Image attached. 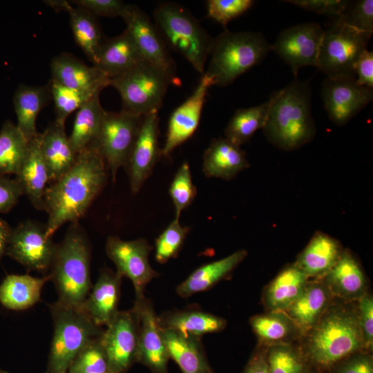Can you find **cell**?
Segmentation results:
<instances>
[{
  "instance_id": "cell-13",
  "label": "cell",
  "mask_w": 373,
  "mask_h": 373,
  "mask_svg": "<svg viewBox=\"0 0 373 373\" xmlns=\"http://www.w3.org/2000/svg\"><path fill=\"white\" fill-rule=\"evenodd\" d=\"M324 29L316 22L290 26L281 31L271 45L274 51L296 77L304 66H317Z\"/></svg>"
},
{
  "instance_id": "cell-26",
  "label": "cell",
  "mask_w": 373,
  "mask_h": 373,
  "mask_svg": "<svg viewBox=\"0 0 373 373\" xmlns=\"http://www.w3.org/2000/svg\"><path fill=\"white\" fill-rule=\"evenodd\" d=\"M343 249L334 238L317 231L294 262L307 276L324 277L332 269Z\"/></svg>"
},
{
  "instance_id": "cell-34",
  "label": "cell",
  "mask_w": 373,
  "mask_h": 373,
  "mask_svg": "<svg viewBox=\"0 0 373 373\" xmlns=\"http://www.w3.org/2000/svg\"><path fill=\"white\" fill-rule=\"evenodd\" d=\"M163 329L175 330L200 338L202 335L222 331L226 321L218 316L200 310H174L159 316Z\"/></svg>"
},
{
  "instance_id": "cell-43",
  "label": "cell",
  "mask_w": 373,
  "mask_h": 373,
  "mask_svg": "<svg viewBox=\"0 0 373 373\" xmlns=\"http://www.w3.org/2000/svg\"><path fill=\"white\" fill-rule=\"evenodd\" d=\"M189 231V227L182 226L180 219L175 218L155 240V257L157 262L164 264L175 258Z\"/></svg>"
},
{
  "instance_id": "cell-8",
  "label": "cell",
  "mask_w": 373,
  "mask_h": 373,
  "mask_svg": "<svg viewBox=\"0 0 373 373\" xmlns=\"http://www.w3.org/2000/svg\"><path fill=\"white\" fill-rule=\"evenodd\" d=\"M174 79L146 61L110 79L109 86L121 96L122 111L143 117L158 111L170 83Z\"/></svg>"
},
{
  "instance_id": "cell-52",
  "label": "cell",
  "mask_w": 373,
  "mask_h": 373,
  "mask_svg": "<svg viewBox=\"0 0 373 373\" xmlns=\"http://www.w3.org/2000/svg\"><path fill=\"white\" fill-rule=\"evenodd\" d=\"M336 373H373L372 358L365 354L354 356L346 361Z\"/></svg>"
},
{
  "instance_id": "cell-37",
  "label": "cell",
  "mask_w": 373,
  "mask_h": 373,
  "mask_svg": "<svg viewBox=\"0 0 373 373\" xmlns=\"http://www.w3.org/2000/svg\"><path fill=\"white\" fill-rule=\"evenodd\" d=\"M67 12L74 39L93 65L104 41L96 17L72 3Z\"/></svg>"
},
{
  "instance_id": "cell-28",
  "label": "cell",
  "mask_w": 373,
  "mask_h": 373,
  "mask_svg": "<svg viewBox=\"0 0 373 373\" xmlns=\"http://www.w3.org/2000/svg\"><path fill=\"white\" fill-rule=\"evenodd\" d=\"M50 99L48 84L44 86L20 84L15 90L13 105L17 118L16 126L29 142L39 133L37 130V119Z\"/></svg>"
},
{
  "instance_id": "cell-32",
  "label": "cell",
  "mask_w": 373,
  "mask_h": 373,
  "mask_svg": "<svg viewBox=\"0 0 373 373\" xmlns=\"http://www.w3.org/2000/svg\"><path fill=\"white\" fill-rule=\"evenodd\" d=\"M50 280L48 274L42 278L29 274L7 275L0 284V303L10 310L27 309L41 300L43 287Z\"/></svg>"
},
{
  "instance_id": "cell-5",
  "label": "cell",
  "mask_w": 373,
  "mask_h": 373,
  "mask_svg": "<svg viewBox=\"0 0 373 373\" xmlns=\"http://www.w3.org/2000/svg\"><path fill=\"white\" fill-rule=\"evenodd\" d=\"M271 50L260 32L225 30L213 39L211 60L204 74L218 86H227L260 64Z\"/></svg>"
},
{
  "instance_id": "cell-4",
  "label": "cell",
  "mask_w": 373,
  "mask_h": 373,
  "mask_svg": "<svg viewBox=\"0 0 373 373\" xmlns=\"http://www.w3.org/2000/svg\"><path fill=\"white\" fill-rule=\"evenodd\" d=\"M306 355L321 367H329L365 347L358 313L329 307L308 332Z\"/></svg>"
},
{
  "instance_id": "cell-35",
  "label": "cell",
  "mask_w": 373,
  "mask_h": 373,
  "mask_svg": "<svg viewBox=\"0 0 373 373\" xmlns=\"http://www.w3.org/2000/svg\"><path fill=\"white\" fill-rule=\"evenodd\" d=\"M106 111L95 95L77 111L73 126L68 136L72 149L78 154L93 143L99 133Z\"/></svg>"
},
{
  "instance_id": "cell-6",
  "label": "cell",
  "mask_w": 373,
  "mask_h": 373,
  "mask_svg": "<svg viewBox=\"0 0 373 373\" xmlns=\"http://www.w3.org/2000/svg\"><path fill=\"white\" fill-rule=\"evenodd\" d=\"M153 18L166 45L182 55L201 75L213 39L198 21L184 8L164 3L153 12Z\"/></svg>"
},
{
  "instance_id": "cell-25",
  "label": "cell",
  "mask_w": 373,
  "mask_h": 373,
  "mask_svg": "<svg viewBox=\"0 0 373 373\" xmlns=\"http://www.w3.org/2000/svg\"><path fill=\"white\" fill-rule=\"evenodd\" d=\"M144 61L126 30L115 37L104 39L95 67L111 79L129 70Z\"/></svg>"
},
{
  "instance_id": "cell-30",
  "label": "cell",
  "mask_w": 373,
  "mask_h": 373,
  "mask_svg": "<svg viewBox=\"0 0 373 373\" xmlns=\"http://www.w3.org/2000/svg\"><path fill=\"white\" fill-rule=\"evenodd\" d=\"M39 135L30 141L28 155L15 179L30 204L36 209L44 211V195L50 179L41 153Z\"/></svg>"
},
{
  "instance_id": "cell-36",
  "label": "cell",
  "mask_w": 373,
  "mask_h": 373,
  "mask_svg": "<svg viewBox=\"0 0 373 373\" xmlns=\"http://www.w3.org/2000/svg\"><path fill=\"white\" fill-rule=\"evenodd\" d=\"M30 150V142L16 124L6 120L0 130V177L19 172Z\"/></svg>"
},
{
  "instance_id": "cell-47",
  "label": "cell",
  "mask_w": 373,
  "mask_h": 373,
  "mask_svg": "<svg viewBox=\"0 0 373 373\" xmlns=\"http://www.w3.org/2000/svg\"><path fill=\"white\" fill-rule=\"evenodd\" d=\"M70 2L95 17H123L128 6L119 0H73Z\"/></svg>"
},
{
  "instance_id": "cell-11",
  "label": "cell",
  "mask_w": 373,
  "mask_h": 373,
  "mask_svg": "<svg viewBox=\"0 0 373 373\" xmlns=\"http://www.w3.org/2000/svg\"><path fill=\"white\" fill-rule=\"evenodd\" d=\"M46 224L27 220L12 229L6 256L28 271L46 272L50 270L57 244L46 235Z\"/></svg>"
},
{
  "instance_id": "cell-14",
  "label": "cell",
  "mask_w": 373,
  "mask_h": 373,
  "mask_svg": "<svg viewBox=\"0 0 373 373\" xmlns=\"http://www.w3.org/2000/svg\"><path fill=\"white\" fill-rule=\"evenodd\" d=\"M152 247L144 238L124 240L110 236L106 243V252L116 267V272L132 282L135 294H144L148 283L159 274L150 265L149 256Z\"/></svg>"
},
{
  "instance_id": "cell-49",
  "label": "cell",
  "mask_w": 373,
  "mask_h": 373,
  "mask_svg": "<svg viewBox=\"0 0 373 373\" xmlns=\"http://www.w3.org/2000/svg\"><path fill=\"white\" fill-rule=\"evenodd\" d=\"M358 321L365 348L372 349L373 343V298L364 294L359 300Z\"/></svg>"
},
{
  "instance_id": "cell-56",
  "label": "cell",
  "mask_w": 373,
  "mask_h": 373,
  "mask_svg": "<svg viewBox=\"0 0 373 373\" xmlns=\"http://www.w3.org/2000/svg\"><path fill=\"white\" fill-rule=\"evenodd\" d=\"M0 373H9V372H6L5 370H0Z\"/></svg>"
},
{
  "instance_id": "cell-9",
  "label": "cell",
  "mask_w": 373,
  "mask_h": 373,
  "mask_svg": "<svg viewBox=\"0 0 373 373\" xmlns=\"http://www.w3.org/2000/svg\"><path fill=\"white\" fill-rule=\"evenodd\" d=\"M370 38L335 19L324 29L316 68L327 77H355L354 64Z\"/></svg>"
},
{
  "instance_id": "cell-7",
  "label": "cell",
  "mask_w": 373,
  "mask_h": 373,
  "mask_svg": "<svg viewBox=\"0 0 373 373\" xmlns=\"http://www.w3.org/2000/svg\"><path fill=\"white\" fill-rule=\"evenodd\" d=\"M54 332L46 373H67L80 351L104 329L96 325L79 308L57 300L49 305Z\"/></svg>"
},
{
  "instance_id": "cell-42",
  "label": "cell",
  "mask_w": 373,
  "mask_h": 373,
  "mask_svg": "<svg viewBox=\"0 0 373 373\" xmlns=\"http://www.w3.org/2000/svg\"><path fill=\"white\" fill-rule=\"evenodd\" d=\"M266 357L270 373H308L303 356L289 343L270 345Z\"/></svg>"
},
{
  "instance_id": "cell-33",
  "label": "cell",
  "mask_w": 373,
  "mask_h": 373,
  "mask_svg": "<svg viewBox=\"0 0 373 373\" xmlns=\"http://www.w3.org/2000/svg\"><path fill=\"white\" fill-rule=\"evenodd\" d=\"M307 276L293 263L285 267L267 287L265 305L269 311H285L301 294Z\"/></svg>"
},
{
  "instance_id": "cell-19",
  "label": "cell",
  "mask_w": 373,
  "mask_h": 373,
  "mask_svg": "<svg viewBox=\"0 0 373 373\" xmlns=\"http://www.w3.org/2000/svg\"><path fill=\"white\" fill-rule=\"evenodd\" d=\"M212 86L214 84L211 78L202 74L192 95L172 113L162 156H169L175 148L188 140L196 131L207 92Z\"/></svg>"
},
{
  "instance_id": "cell-40",
  "label": "cell",
  "mask_w": 373,
  "mask_h": 373,
  "mask_svg": "<svg viewBox=\"0 0 373 373\" xmlns=\"http://www.w3.org/2000/svg\"><path fill=\"white\" fill-rule=\"evenodd\" d=\"M51 97L55 104V120L65 124L67 117L77 111L95 95L100 93L74 90L50 79L49 83Z\"/></svg>"
},
{
  "instance_id": "cell-27",
  "label": "cell",
  "mask_w": 373,
  "mask_h": 373,
  "mask_svg": "<svg viewBox=\"0 0 373 373\" xmlns=\"http://www.w3.org/2000/svg\"><path fill=\"white\" fill-rule=\"evenodd\" d=\"M330 298L323 282H308L298 298L284 312L300 332H308L329 307Z\"/></svg>"
},
{
  "instance_id": "cell-21",
  "label": "cell",
  "mask_w": 373,
  "mask_h": 373,
  "mask_svg": "<svg viewBox=\"0 0 373 373\" xmlns=\"http://www.w3.org/2000/svg\"><path fill=\"white\" fill-rule=\"evenodd\" d=\"M122 277L109 269H102L81 309L99 327L107 326L118 312Z\"/></svg>"
},
{
  "instance_id": "cell-1",
  "label": "cell",
  "mask_w": 373,
  "mask_h": 373,
  "mask_svg": "<svg viewBox=\"0 0 373 373\" xmlns=\"http://www.w3.org/2000/svg\"><path fill=\"white\" fill-rule=\"evenodd\" d=\"M107 171L106 162L93 142L77 155L66 173L47 186L44 201L48 237L52 238L66 223L79 222L105 185Z\"/></svg>"
},
{
  "instance_id": "cell-17",
  "label": "cell",
  "mask_w": 373,
  "mask_h": 373,
  "mask_svg": "<svg viewBox=\"0 0 373 373\" xmlns=\"http://www.w3.org/2000/svg\"><path fill=\"white\" fill-rule=\"evenodd\" d=\"M126 30L143 59L175 79V67L167 46L157 27L138 7L128 4L122 17Z\"/></svg>"
},
{
  "instance_id": "cell-48",
  "label": "cell",
  "mask_w": 373,
  "mask_h": 373,
  "mask_svg": "<svg viewBox=\"0 0 373 373\" xmlns=\"http://www.w3.org/2000/svg\"><path fill=\"white\" fill-rule=\"evenodd\" d=\"M318 15L338 17L346 8L347 0H288L284 1Z\"/></svg>"
},
{
  "instance_id": "cell-22",
  "label": "cell",
  "mask_w": 373,
  "mask_h": 373,
  "mask_svg": "<svg viewBox=\"0 0 373 373\" xmlns=\"http://www.w3.org/2000/svg\"><path fill=\"white\" fill-rule=\"evenodd\" d=\"M39 146L47 166L50 182H55L66 173L75 162L77 154L70 146L65 124L55 120L39 133Z\"/></svg>"
},
{
  "instance_id": "cell-45",
  "label": "cell",
  "mask_w": 373,
  "mask_h": 373,
  "mask_svg": "<svg viewBox=\"0 0 373 373\" xmlns=\"http://www.w3.org/2000/svg\"><path fill=\"white\" fill-rule=\"evenodd\" d=\"M335 19L361 32L372 36L373 32V1H350L343 12Z\"/></svg>"
},
{
  "instance_id": "cell-44",
  "label": "cell",
  "mask_w": 373,
  "mask_h": 373,
  "mask_svg": "<svg viewBox=\"0 0 373 373\" xmlns=\"http://www.w3.org/2000/svg\"><path fill=\"white\" fill-rule=\"evenodd\" d=\"M169 195L175 207V218L180 219L182 211L192 203L197 195L187 162L183 163L177 171L170 185Z\"/></svg>"
},
{
  "instance_id": "cell-24",
  "label": "cell",
  "mask_w": 373,
  "mask_h": 373,
  "mask_svg": "<svg viewBox=\"0 0 373 373\" xmlns=\"http://www.w3.org/2000/svg\"><path fill=\"white\" fill-rule=\"evenodd\" d=\"M249 166L240 146L224 138L214 139L203 155V173L207 178L229 180Z\"/></svg>"
},
{
  "instance_id": "cell-10",
  "label": "cell",
  "mask_w": 373,
  "mask_h": 373,
  "mask_svg": "<svg viewBox=\"0 0 373 373\" xmlns=\"http://www.w3.org/2000/svg\"><path fill=\"white\" fill-rule=\"evenodd\" d=\"M142 119L122 110L118 113L105 112L93 142L103 156L113 182L118 169L126 164Z\"/></svg>"
},
{
  "instance_id": "cell-23",
  "label": "cell",
  "mask_w": 373,
  "mask_h": 373,
  "mask_svg": "<svg viewBox=\"0 0 373 373\" xmlns=\"http://www.w3.org/2000/svg\"><path fill=\"white\" fill-rule=\"evenodd\" d=\"M331 295L354 300L365 294L366 279L363 269L353 254L345 249L325 275L323 282Z\"/></svg>"
},
{
  "instance_id": "cell-38",
  "label": "cell",
  "mask_w": 373,
  "mask_h": 373,
  "mask_svg": "<svg viewBox=\"0 0 373 373\" xmlns=\"http://www.w3.org/2000/svg\"><path fill=\"white\" fill-rule=\"evenodd\" d=\"M274 96V93L259 105L236 110L224 130L225 137L239 146L249 141L265 125Z\"/></svg>"
},
{
  "instance_id": "cell-18",
  "label": "cell",
  "mask_w": 373,
  "mask_h": 373,
  "mask_svg": "<svg viewBox=\"0 0 373 373\" xmlns=\"http://www.w3.org/2000/svg\"><path fill=\"white\" fill-rule=\"evenodd\" d=\"M158 111L143 116L142 124L124 168L132 193L136 194L162 156L159 142Z\"/></svg>"
},
{
  "instance_id": "cell-50",
  "label": "cell",
  "mask_w": 373,
  "mask_h": 373,
  "mask_svg": "<svg viewBox=\"0 0 373 373\" xmlns=\"http://www.w3.org/2000/svg\"><path fill=\"white\" fill-rule=\"evenodd\" d=\"M23 195V189L15 178L0 177V213L10 211Z\"/></svg>"
},
{
  "instance_id": "cell-29",
  "label": "cell",
  "mask_w": 373,
  "mask_h": 373,
  "mask_svg": "<svg viewBox=\"0 0 373 373\" xmlns=\"http://www.w3.org/2000/svg\"><path fill=\"white\" fill-rule=\"evenodd\" d=\"M163 334L169 358L177 363L182 373H213L200 338L166 329H163Z\"/></svg>"
},
{
  "instance_id": "cell-3",
  "label": "cell",
  "mask_w": 373,
  "mask_h": 373,
  "mask_svg": "<svg viewBox=\"0 0 373 373\" xmlns=\"http://www.w3.org/2000/svg\"><path fill=\"white\" fill-rule=\"evenodd\" d=\"M90 245L79 222L70 223L63 240L57 244L50 273L58 294L57 301L81 309L92 287Z\"/></svg>"
},
{
  "instance_id": "cell-54",
  "label": "cell",
  "mask_w": 373,
  "mask_h": 373,
  "mask_svg": "<svg viewBox=\"0 0 373 373\" xmlns=\"http://www.w3.org/2000/svg\"><path fill=\"white\" fill-rule=\"evenodd\" d=\"M12 229L10 224L0 218V261L6 254Z\"/></svg>"
},
{
  "instance_id": "cell-2",
  "label": "cell",
  "mask_w": 373,
  "mask_h": 373,
  "mask_svg": "<svg viewBox=\"0 0 373 373\" xmlns=\"http://www.w3.org/2000/svg\"><path fill=\"white\" fill-rule=\"evenodd\" d=\"M274 95L262 129L267 140L276 148L287 151L309 143L316 135V126L309 82L296 79Z\"/></svg>"
},
{
  "instance_id": "cell-31",
  "label": "cell",
  "mask_w": 373,
  "mask_h": 373,
  "mask_svg": "<svg viewBox=\"0 0 373 373\" xmlns=\"http://www.w3.org/2000/svg\"><path fill=\"white\" fill-rule=\"evenodd\" d=\"M247 255L245 249H240L225 258L198 267L176 287V293L182 298H188L208 290L229 275Z\"/></svg>"
},
{
  "instance_id": "cell-12",
  "label": "cell",
  "mask_w": 373,
  "mask_h": 373,
  "mask_svg": "<svg viewBox=\"0 0 373 373\" xmlns=\"http://www.w3.org/2000/svg\"><path fill=\"white\" fill-rule=\"evenodd\" d=\"M140 332L138 314L133 307L118 311L102 336L111 373H126L136 363Z\"/></svg>"
},
{
  "instance_id": "cell-20",
  "label": "cell",
  "mask_w": 373,
  "mask_h": 373,
  "mask_svg": "<svg viewBox=\"0 0 373 373\" xmlns=\"http://www.w3.org/2000/svg\"><path fill=\"white\" fill-rule=\"evenodd\" d=\"M50 71L52 79L74 90L100 93L110 84V78L97 67L66 52L52 59Z\"/></svg>"
},
{
  "instance_id": "cell-39",
  "label": "cell",
  "mask_w": 373,
  "mask_h": 373,
  "mask_svg": "<svg viewBox=\"0 0 373 373\" xmlns=\"http://www.w3.org/2000/svg\"><path fill=\"white\" fill-rule=\"evenodd\" d=\"M254 332L260 339L270 345L286 341L299 332L289 316L283 311H271L250 319Z\"/></svg>"
},
{
  "instance_id": "cell-51",
  "label": "cell",
  "mask_w": 373,
  "mask_h": 373,
  "mask_svg": "<svg viewBox=\"0 0 373 373\" xmlns=\"http://www.w3.org/2000/svg\"><path fill=\"white\" fill-rule=\"evenodd\" d=\"M354 72L358 84L373 88V52L365 49L356 60Z\"/></svg>"
},
{
  "instance_id": "cell-46",
  "label": "cell",
  "mask_w": 373,
  "mask_h": 373,
  "mask_svg": "<svg viewBox=\"0 0 373 373\" xmlns=\"http://www.w3.org/2000/svg\"><path fill=\"white\" fill-rule=\"evenodd\" d=\"M254 3L252 0L207 1V16L226 26L232 19L247 11Z\"/></svg>"
},
{
  "instance_id": "cell-15",
  "label": "cell",
  "mask_w": 373,
  "mask_h": 373,
  "mask_svg": "<svg viewBox=\"0 0 373 373\" xmlns=\"http://www.w3.org/2000/svg\"><path fill=\"white\" fill-rule=\"evenodd\" d=\"M321 94L328 117L337 126L346 124L373 99V88L349 76L327 77Z\"/></svg>"
},
{
  "instance_id": "cell-53",
  "label": "cell",
  "mask_w": 373,
  "mask_h": 373,
  "mask_svg": "<svg viewBox=\"0 0 373 373\" xmlns=\"http://www.w3.org/2000/svg\"><path fill=\"white\" fill-rule=\"evenodd\" d=\"M243 373H270L266 356L261 353L254 355Z\"/></svg>"
},
{
  "instance_id": "cell-41",
  "label": "cell",
  "mask_w": 373,
  "mask_h": 373,
  "mask_svg": "<svg viewBox=\"0 0 373 373\" xmlns=\"http://www.w3.org/2000/svg\"><path fill=\"white\" fill-rule=\"evenodd\" d=\"M102 336L91 341L80 351L67 373H111Z\"/></svg>"
},
{
  "instance_id": "cell-55",
  "label": "cell",
  "mask_w": 373,
  "mask_h": 373,
  "mask_svg": "<svg viewBox=\"0 0 373 373\" xmlns=\"http://www.w3.org/2000/svg\"><path fill=\"white\" fill-rule=\"evenodd\" d=\"M43 2L57 12L61 11L67 12L68 8L71 6L70 1L66 0H46L43 1Z\"/></svg>"
},
{
  "instance_id": "cell-16",
  "label": "cell",
  "mask_w": 373,
  "mask_h": 373,
  "mask_svg": "<svg viewBox=\"0 0 373 373\" xmlns=\"http://www.w3.org/2000/svg\"><path fill=\"white\" fill-rule=\"evenodd\" d=\"M133 307L140 319L136 362L144 365L153 373H168L169 356L153 304L144 294H135Z\"/></svg>"
}]
</instances>
